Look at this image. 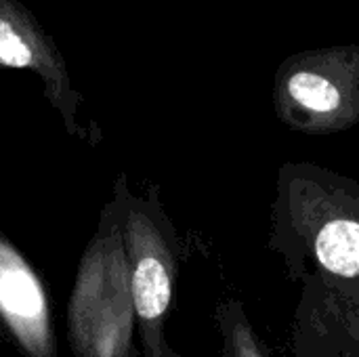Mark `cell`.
<instances>
[{"mask_svg":"<svg viewBox=\"0 0 359 357\" xmlns=\"http://www.w3.org/2000/svg\"><path fill=\"white\" fill-rule=\"evenodd\" d=\"M0 67L36 74L67 133L93 143L88 128L80 124L82 95L72 82L67 61L55 38L21 0H0Z\"/></svg>","mask_w":359,"mask_h":357,"instance_id":"cell-5","label":"cell"},{"mask_svg":"<svg viewBox=\"0 0 359 357\" xmlns=\"http://www.w3.org/2000/svg\"><path fill=\"white\" fill-rule=\"evenodd\" d=\"M0 330L23 357H57L53 303L23 252L0 229Z\"/></svg>","mask_w":359,"mask_h":357,"instance_id":"cell-6","label":"cell"},{"mask_svg":"<svg viewBox=\"0 0 359 357\" xmlns=\"http://www.w3.org/2000/svg\"><path fill=\"white\" fill-rule=\"evenodd\" d=\"M217 324L223 339V357H269L240 301H223L217 307Z\"/></svg>","mask_w":359,"mask_h":357,"instance_id":"cell-8","label":"cell"},{"mask_svg":"<svg viewBox=\"0 0 359 357\" xmlns=\"http://www.w3.org/2000/svg\"><path fill=\"white\" fill-rule=\"evenodd\" d=\"M273 109L294 133L324 137L359 124V44H330L286 57L273 78Z\"/></svg>","mask_w":359,"mask_h":357,"instance_id":"cell-4","label":"cell"},{"mask_svg":"<svg viewBox=\"0 0 359 357\" xmlns=\"http://www.w3.org/2000/svg\"><path fill=\"white\" fill-rule=\"evenodd\" d=\"M269 248L292 278L359 282V183L311 162L278 173Z\"/></svg>","mask_w":359,"mask_h":357,"instance_id":"cell-1","label":"cell"},{"mask_svg":"<svg viewBox=\"0 0 359 357\" xmlns=\"http://www.w3.org/2000/svg\"><path fill=\"white\" fill-rule=\"evenodd\" d=\"M114 202L128 261L135 335L141 343V357H179L166 339L179 271L177 231L158 200V191L149 189L145 198L133 194L126 175L116 181Z\"/></svg>","mask_w":359,"mask_h":357,"instance_id":"cell-3","label":"cell"},{"mask_svg":"<svg viewBox=\"0 0 359 357\" xmlns=\"http://www.w3.org/2000/svg\"><path fill=\"white\" fill-rule=\"evenodd\" d=\"M67 326L76 357H135V307L114 200L80 259Z\"/></svg>","mask_w":359,"mask_h":357,"instance_id":"cell-2","label":"cell"},{"mask_svg":"<svg viewBox=\"0 0 359 357\" xmlns=\"http://www.w3.org/2000/svg\"><path fill=\"white\" fill-rule=\"evenodd\" d=\"M303 309L330 322V328L347 339L359 356V282L309 278L305 280Z\"/></svg>","mask_w":359,"mask_h":357,"instance_id":"cell-7","label":"cell"}]
</instances>
